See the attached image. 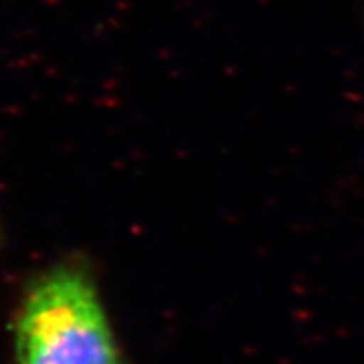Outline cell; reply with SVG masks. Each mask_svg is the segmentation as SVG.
<instances>
[{"label": "cell", "instance_id": "obj_2", "mask_svg": "<svg viewBox=\"0 0 364 364\" xmlns=\"http://www.w3.org/2000/svg\"><path fill=\"white\" fill-rule=\"evenodd\" d=\"M0 243H2V233H0Z\"/></svg>", "mask_w": 364, "mask_h": 364}, {"label": "cell", "instance_id": "obj_1", "mask_svg": "<svg viewBox=\"0 0 364 364\" xmlns=\"http://www.w3.org/2000/svg\"><path fill=\"white\" fill-rule=\"evenodd\" d=\"M16 364H126L91 273L59 261L35 275L14 316Z\"/></svg>", "mask_w": 364, "mask_h": 364}]
</instances>
